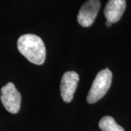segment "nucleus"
Segmentation results:
<instances>
[{
  "mask_svg": "<svg viewBox=\"0 0 131 131\" xmlns=\"http://www.w3.org/2000/svg\"><path fill=\"white\" fill-rule=\"evenodd\" d=\"M1 101L6 110L11 114H17L20 108L21 95L13 83L9 82L1 89Z\"/></svg>",
  "mask_w": 131,
  "mask_h": 131,
  "instance_id": "3",
  "label": "nucleus"
},
{
  "mask_svg": "<svg viewBox=\"0 0 131 131\" xmlns=\"http://www.w3.org/2000/svg\"><path fill=\"white\" fill-rule=\"evenodd\" d=\"M112 80V74L108 68L100 71L96 75L88 93L87 97L88 102L94 103L103 98L111 86Z\"/></svg>",
  "mask_w": 131,
  "mask_h": 131,
  "instance_id": "2",
  "label": "nucleus"
},
{
  "mask_svg": "<svg viewBox=\"0 0 131 131\" xmlns=\"http://www.w3.org/2000/svg\"><path fill=\"white\" fill-rule=\"evenodd\" d=\"M79 80V74L74 71H67L63 75L61 82V94L64 102L69 103L72 101Z\"/></svg>",
  "mask_w": 131,
  "mask_h": 131,
  "instance_id": "5",
  "label": "nucleus"
},
{
  "mask_svg": "<svg viewBox=\"0 0 131 131\" xmlns=\"http://www.w3.org/2000/svg\"><path fill=\"white\" fill-rule=\"evenodd\" d=\"M101 8L99 0H88L81 7L77 15V21L83 27H89L94 23Z\"/></svg>",
  "mask_w": 131,
  "mask_h": 131,
  "instance_id": "4",
  "label": "nucleus"
},
{
  "mask_svg": "<svg viewBox=\"0 0 131 131\" xmlns=\"http://www.w3.org/2000/svg\"><path fill=\"white\" fill-rule=\"evenodd\" d=\"M112 23L111 22H109L108 20H106V26H107V27H110L111 26H112Z\"/></svg>",
  "mask_w": 131,
  "mask_h": 131,
  "instance_id": "8",
  "label": "nucleus"
},
{
  "mask_svg": "<svg viewBox=\"0 0 131 131\" xmlns=\"http://www.w3.org/2000/svg\"><path fill=\"white\" fill-rule=\"evenodd\" d=\"M19 52L28 61L36 65H42L46 58V48L42 39L37 35L27 34L18 39Z\"/></svg>",
  "mask_w": 131,
  "mask_h": 131,
  "instance_id": "1",
  "label": "nucleus"
},
{
  "mask_svg": "<svg viewBox=\"0 0 131 131\" xmlns=\"http://www.w3.org/2000/svg\"><path fill=\"white\" fill-rule=\"evenodd\" d=\"M99 127L103 131H125L124 128L119 125L114 119L110 116L103 117L99 122Z\"/></svg>",
  "mask_w": 131,
  "mask_h": 131,
  "instance_id": "7",
  "label": "nucleus"
},
{
  "mask_svg": "<svg viewBox=\"0 0 131 131\" xmlns=\"http://www.w3.org/2000/svg\"><path fill=\"white\" fill-rule=\"evenodd\" d=\"M126 8L125 0H109L104 9V15L112 24L118 22Z\"/></svg>",
  "mask_w": 131,
  "mask_h": 131,
  "instance_id": "6",
  "label": "nucleus"
}]
</instances>
